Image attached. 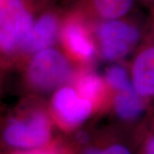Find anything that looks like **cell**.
<instances>
[{"label":"cell","instance_id":"4","mask_svg":"<svg viewBox=\"0 0 154 154\" xmlns=\"http://www.w3.org/2000/svg\"><path fill=\"white\" fill-rule=\"evenodd\" d=\"M100 51L107 60H116L126 56L138 42L139 31L120 21L103 23L98 31Z\"/></svg>","mask_w":154,"mask_h":154},{"label":"cell","instance_id":"6","mask_svg":"<svg viewBox=\"0 0 154 154\" xmlns=\"http://www.w3.org/2000/svg\"><path fill=\"white\" fill-rule=\"evenodd\" d=\"M132 84L140 97L154 94V45L136 57L133 64Z\"/></svg>","mask_w":154,"mask_h":154},{"label":"cell","instance_id":"9","mask_svg":"<svg viewBox=\"0 0 154 154\" xmlns=\"http://www.w3.org/2000/svg\"><path fill=\"white\" fill-rule=\"evenodd\" d=\"M63 38L71 51L82 59L92 57L94 53L93 43L83 28L77 24H69L63 32Z\"/></svg>","mask_w":154,"mask_h":154},{"label":"cell","instance_id":"2","mask_svg":"<svg viewBox=\"0 0 154 154\" xmlns=\"http://www.w3.org/2000/svg\"><path fill=\"white\" fill-rule=\"evenodd\" d=\"M71 75V66L66 57L55 49L42 50L33 56L28 69V82L38 90L58 87Z\"/></svg>","mask_w":154,"mask_h":154},{"label":"cell","instance_id":"10","mask_svg":"<svg viewBox=\"0 0 154 154\" xmlns=\"http://www.w3.org/2000/svg\"><path fill=\"white\" fill-rule=\"evenodd\" d=\"M140 96L133 88L124 92H120L115 99V110L121 118L133 120L140 114L143 109Z\"/></svg>","mask_w":154,"mask_h":154},{"label":"cell","instance_id":"12","mask_svg":"<svg viewBox=\"0 0 154 154\" xmlns=\"http://www.w3.org/2000/svg\"><path fill=\"white\" fill-rule=\"evenodd\" d=\"M79 148L80 144L76 139L75 142L72 144L54 140L50 145L41 148L27 151H10L7 154H77Z\"/></svg>","mask_w":154,"mask_h":154},{"label":"cell","instance_id":"11","mask_svg":"<svg viewBox=\"0 0 154 154\" xmlns=\"http://www.w3.org/2000/svg\"><path fill=\"white\" fill-rule=\"evenodd\" d=\"M133 0H94V4L101 16L115 19L126 14L132 5Z\"/></svg>","mask_w":154,"mask_h":154},{"label":"cell","instance_id":"5","mask_svg":"<svg viewBox=\"0 0 154 154\" xmlns=\"http://www.w3.org/2000/svg\"><path fill=\"white\" fill-rule=\"evenodd\" d=\"M52 105L63 124L68 128H74L88 119L91 114L92 102L78 95L70 88H62L54 95Z\"/></svg>","mask_w":154,"mask_h":154},{"label":"cell","instance_id":"8","mask_svg":"<svg viewBox=\"0 0 154 154\" xmlns=\"http://www.w3.org/2000/svg\"><path fill=\"white\" fill-rule=\"evenodd\" d=\"M82 154H134L129 146L118 140L94 139L82 133L79 138Z\"/></svg>","mask_w":154,"mask_h":154},{"label":"cell","instance_id":"13","mask_svg":"<svg viewBox=\"0 0 154 154\" xmlns=\"http://www.w3.org/2000/svg\"><path fill=\"white\" fill-rule=\"evenodd\" d=\"M103 90V82L96 74H86L78 82V91L80 95L91 102L98 99Z\"/></svg>","mask_w":154,"mask_h":154},{"label":"cell","instance_id":"15","mask_svg":"<svg viewBox=\"0 0 154 154\" xmlns=\"http://www.w3.org/2000/svg\"><path fill=\"white\" fill-rule=\"evenodd\" d=\"M136 154H154V133L146 134L138 146Z\"/></svg>","mask_w":154,"mask_h":154},{"label":"cell","instance_id":"1","mask_svg":"<svg viewBox=\"0 0 154 154\" xmlns=\"http://www.w3.org/2000/svg\"><path fill=\"white\" fill-rule=\"evenodd\" d=\"M3 142L13 151L34 150L51 143V128L47 117L40 112L23 119L11 121L3 131Z\"/></svg>","mask_w":154,"mask_h":154},{"label":"cell","instance_id":"14","mask_svg":"<svg viewBox=\"0 0 154 154\" xmlns=\"http://www.w3.org/2000/svg\"><path fill=\"white\" fill-rule=\"evenodd\" d=\"M106 82L112 88L117 91L124 92L133 88V84L129 82L126 70L121 66L110 67L106 71Z\"/></svg>","mask_w":154,"mask_h":154},{"label":"cell","instance_id":"7","mask_svg":"<svg viewBox=\"0 0 154 154\" xmlns=\"http://www.w3.org/2000/svg\"><path fill=\"white\" fill-rule=\"evenodd\" d=\"M57 30V22L54 17L50 15L42 17L33 26L22 48L31 53L46 49L55 40Z\"/></svg>","mask_w":154,"mask_h":154},{"label":"cell","instance_id":"3","mask_svg":"<svg viewBox=\"0 0 154 154\" xmlns=\"http://www.w3.org/2000/svg\"><path fill=\"white\" fill-rule=\"evenodd\" d=\"M33 20L22 0H0V44L6 53L22 47Z\"/></svg>","mask_w":154,"mask_h":154}]
</instances>
